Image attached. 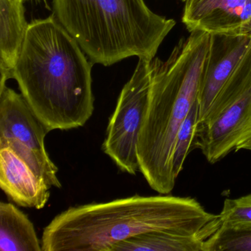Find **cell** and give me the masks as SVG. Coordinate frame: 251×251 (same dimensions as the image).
<instances>
[{"label": "cell", "mask_w": 251, "mask_h": 251, "mask_svg": "<svg viewBox=\"0 0 251 251\" xmlns=\"http://www.w3.org/2000/svg\"><path fill=\"white\" fill-rule=\"evenodd\" d=\"M204 251H251V230L220 226L205 241Z\"/></svg>", "instance_id": "cell-15"}, {"label": "cell", "mask_w": 251, "mask_h": 251, "mask_svg": "<svg viewBox=\"0 0 251 251\" xmlns=\"http://www.w3.org/2000/svg\"><path fill=\"white\" fill-rule=\"evenodd\" d=\"M84 53L53 14L29 25L12 78L49 133L83 127L93 114L94 64Z\"/></svg>", "instance_id": "cell-2"}, {"label": "cell", "mask_w": 251, "mask_h": 251, "mask_svg": "<svg viewBox=\"0 0 251 251\" xmlns=\"http://www.w3.org/2000/svg\"><path fill=\"white\" fill-rule=\"evenodd\" d=\"M251 36L210 34L209 47L200 83L199 123L236 70L250 47Z\"/></svg>", "instance_id": "cell-8"}, {"label": "cell", "mask_w": 251, "mask_h": 251, "mask_svg": "<svg viewBox=\"0 0 251 251\" xmlns=\"http://www.w3.org/2000/svg\"><path fill=\"white\" fill-rule=\"evenodd\" d=\"M25 0H0V87L12 78L28 30Z\"/></svg>", "instance_id": "cell-11"}, {"label": "cell", "mask_w": 251, "mask_h": 251, "mask_svg": "<svg viewBox=\"0 0 251 251\" xmlns=\"http://www.w3.org/2000/svg\"><path fill=\"white\" fill-rule=\"evenodd\" d=\"M210 34L195 30L182 38L166 61H150L151 85L137 147L140 173L161 195L176 186L173 151L177 131L198 101Z\"/></svg>", "instance_id": "cell-3"}, {"label": "cell", "mask_w": 251, "mask_h": 251, "mask_svg": "<svg viewBox=\"0 0 251 251\" xmlns=\"http://www.w3.org/2000/svg\"><path fill=\"white\" fill-rule=\"evenodd\" d=\"M214 232L193 235L167 230L146 232L116 244L111 251H204L205 241Z\"/></svg>", "instance_id": "cell-13"}, {"label": "cell", "mask_w": 251, "mask_h": 251, "mask_svg": "<svg viewBox=\"0 0 251 251\" xmlns=\"http://www.w3.org/2000/svg\"><path fill=\"white\" fill-rule=\"evenodd\" d=\"M48 133L22 94L0 87V144L12 148L50 189H59L58 168L45 148Z\"/></svg>", "instance_id": "cell-7"}, {"label": "cell", "mask_w": 251, "mask_h": 251, "mask_svg": "<svg viewBox=\"0 0 251 251\" xmlns=\"http://www.w3.org/2000/svg\"><path fill=\"white\" fill-rule=\"evenodd\" d=\"M0 187L17 205L40 210L50 197V188L8 145L0 144Z\"/></svg>", "instance_id": "cell-10"}, {"label": "cell", "mask_w": 251, "mask_h": 251, "mask_svg": "<svg viewBox=\"0 0 251 251\" xmlns=\"http://www.w3.org/2000/svg\"><path fill=\"white\" fill-rule=\"evenodd\" d=\"M0 251H42L34 225L11 202H0Z\"/></svg>", "instance_id": "cell-12"}, {"label": "cell", "mask_w": 251, "mask_h": 251, "mask_svg": "<svg viewBox=\"0 0 251 251\" xmlns=\"http://www.w3.org/2000/svg\"><path fill=\"white\" fill-rule=\"evenodd\" d=\"M188 31L251 36V0H183Z\"/></svg>", "instance_id": "cell-9"}, {"label": "cell", "mask_w": 251, "mask_h": 251, "mask_svg": "<svg viewBox=\"0 0 251 251\" xmlns=\"http://www.w3.org/2000/svg\"><path fill=\"white\" fill-rule=\"evenodd\" d=\"M221 226L236 230H251V194L225 200L219 214Z\"/></svg>", "instance_id": "cell-16"}, {"label": "cell", "mask_w": 251, "mask_h": 251, "mask_svg": "<svg viewBox=\"0 0 251 251\" xmlns=\"http://www.w3.org/2000/svg\"><path fill=\"white\" fill-rule=\"evenodd\" d=\"M199 121V105L197 101L189 111L176 136L173 151V168L175 177L177 178L183 168L186 158L193 151V143Z\"/></svg>", "instance_id": "cell-14"}, {"label": "cell", "mask_w": 251, "mask_h": 251, "mask_svg": "<svg viewBox=\"0 0 251 251\" xmlns=\"http://www.w3.org/2000/svg\"><path fill=\"white\" fill-rule=\"evenodd\" d=\"M197 148L211 164L231 152L251 151V46L198 123Z\"/></svg>", "instance_id": "cell-5"}, {"label": "cell", "mask_w": 251, "mask_h": 251, "mask_svg": "<svg viewBox=\"0 0 251 251\" xmlns=\"http://www.w3.org/2000/svg\"><path fill=\"white\" fill-rule=\"evenodd\" d=\"M151 85L150 61L139 58L133 75L119 97L102 144L104 153L122 172L132 176L140 172L137 147Z\"/></svg>", "instance_id": "cell-6"}, {"label": "cell", "mask_w": 251, "mask_h": 251, "mask_svg": "<svg viewBox=\"0 0 251 251\" xmlns=\"http://www.w3.org/2000/svg\"><path fill=\"white\" fill-rule=\"evenodd\" d=\"M52 5L90 61L105 67L132 56L151 61L176 24L144 0H52Z\"/></svg>", "instance_id": "cell-4"}, {"label": "cell", "mask_w": 251, "mask_h": 251, "mask_svg": "<svg viewBox=\"0 0 251 251\" xmlns=\"http://www.w3.org/2000/svg\"><path fill=\"white\" fill-rule=\"evenodd\" d=\"M219 214L195 198L136 195L71 206L45 227L42 251H111L116 244L141 233L167 230L193 235L214 232Z\"/></svg>", "instance_id": "cell-1"}]
</instances>
